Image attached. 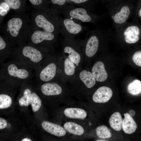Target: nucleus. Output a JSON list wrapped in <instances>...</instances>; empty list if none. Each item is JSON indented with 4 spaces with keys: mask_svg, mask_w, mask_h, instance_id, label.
<instances>
[{
    "mask_svg": "<svg viewBox=\"0 0 141 141\" xmlns=\"http://www.w3.org/2000/svg\"><path fill=\"white\" fill-rule=\"evenodd\" d=\"M22 14L14 16L7 23V31L11 42L18 44H22L27 41L33 30L29 19Z\"/></svg>",
    "mask_w": 141,
    "mask_h": 141,
    "instance_id": "obj_1",
    "label": "nucleus"
},
{
    "mask_svg": "<svg viewBox=\"0 0 141 141\" xmlns=\"http://www.w3.org/2000/svg\"><path fill=\"white\" fill-rule=\"evenodd\" d=\"M34 29L40 30L58 35L60 33L59 15L56 12L37 10L34 15Z\"/></svg>",
    "mask_w": 141,
    "mask_h": 141,
    "instance_id": "obj_2",
    "label": "nucleus"
},
{
    "mask_svg": "<svg viewBox=\"0 0 141 141\" xmlns=\"http://www.w3.org/2000/svg\"><path fill=\"white\" fill-rule=\"evenodd\" d=\"M60 33L63 39L71 40L75 38L83 30L82 25L77 22L59 16Z\"/></svg>",
    "mask_w": 141,
    "mask_h": 141,
    "instance_id": "obj_3",
    "label": "nucleus"
},
{
    "mask_svg": "<svg viewBox=\"0 0 141 141\" xmlns=\"http://www.w3.org/2000/svg\"><path fill=\"white\" fill-rule=\"evenodd\" d=\"M58 15H62L64 17L77 21L89 22L92 20L91 16L85 9L82 8L68 4L63 9L57 12Z\"/></svg>",
    "mask_w": 141,
    "mask_h": 141,
    "instance_id": "obj_4",
    "label": "nucleus"
},
{
    "mask_svg": "<svg viewBox=\"0 0 141 141\" xmlns=\"http://www.w3.org/2000/svg\"><path fill=\"white\" fill-rule=\"evenodd\" d=\"M29 37L30 41L33 44L39 45H54L58 41V35L42 30H33Z\"/></svg>",
    "mask_w": 141,
    "mask_h": 141,
    "instance_id": "obj_5",
    "label": "nucleus"
},
{
    "mask_svg": "<svg viewBox=\"0 0 141 141\" xmlns=\"http://www.w3.org/2000/svg\"><path fill=\"white\" fill-rule=\"evenodd\" d=\"M62 41L63 45V51L64 53L68 54V57L74 63L79 64L81 61V56L75 48L79 40L75 38L71 40L63 39Z\"/></svg>",
    "mask_w": 141,
    "mask_h": 141,
    "instance_id": "obj_6",
    "label": "nucleus"
},
{
    "mask_svg": "<svg viewBox=\"0 0 141 141\" xmlns=\"http://www.w3.org/2000/svg\"><path fill=\"white\" fill-rule=\"evenodd\" d=\"M42 129L48 133L58 137H63L68 134L61 125L46 120L41 122Z\"/></svg>",
    "mask_w": 141,
    "mask_h": 141,
    "instance_id": "obj_7",
    "label": "nucleus"
},
{
    "mask_svg": "<svg viewBox=\"0 0 141 141\" xmlns=\"http://www.w3.org/2000/svg\"><path fill=\"white\" fill-rule=\"evenodd\" d=\"M82 122L72 120H68L61 122L62 125L68 134L74 136H80L83 135L85 132Z\"/></svg>",
    "mask_w": 141,
    "mask_h": 141,
    "instance_id": "obj_8",
    "label": "nucleus"
},
{
    "mask_svg": "<svg viewBox=\"0 0 141 141\" xmlns=\"http://www.w3.org/2000/svg\"><path fill=\"white\" fill-rule=\"evenodd\" d=\"M113 91L110 88L103 86L98 88L93 94L92 99L96 103H103L108 102L113 95Z\"/></svg>",
    "mask_w": 141,
    "mask_h": 141,
    "instance_id": "obj_9",
    "label": "nucleus"
},
{
    "mask_svg": "<svg viewBox=\"0 0 141 141\" xmlns=\"http://www.w3.org/2000/svg\"><path fill=\"white\" fill-rule=\"evenodd\" d=\"M40 90L43 95L48 96L58 97L63 94L61 87L55 83H44L41 86Z\"/></svg>",
    "mask_w": 141,
    "mask_h": 141,
    "instance_id": "obj_10",
    "label": "nucleus"
},
{
    "mask_svg": "<svg viewBox=\"0 0 141 141\" xmlns=\"http://www.w3.org/2000/svg\"><path fill=\"white\" fill-rule=\"evenodd\" d=\"M22 52L24 56L28 58L33 62H38L42 59L43 56L41 51L31 46H24Z\"/></svg>",
    "mask_w": 141,
    "mask_h": 141,
    "instance_id": "obj_11",
    "label": "nucleus"
},
{
    "mask_svg": "<svg viewBox=\"0 0 141 141\" xmlns=\"http://www.w3.org/2000/svg\"><path fill=\"white\" fill-rule=\"evenodd\" d=\"M92 73L96 80L99 82L104 81L108 77L104 64L101 61H97L94 64L92 69Z\"/></svg>",
    "mask_w": 141,
    "mask_h": 141,
    "instance_id": "obj_12",
    "label": "nucleus"
},
{
    "mask_svg": "<svg viewBox=\"0 0 141 141\" xmlns=\"http://www.w3.org/2000/svg\"><path fill=\"white\" fill-rule=\"evenodd\" d=\"M140 30L135 26L128 27L124 32L125 41L128 44L134 43L139 39Z\"/></svg>",
    "mask_w": 141,
    "mask_h": 141,
    "instance_id": "obj_13",
    "label": "nucleus"
},
{
    "mask_svg": "<svg viewBox=\"0 0 141 141\" xmlns=\"http://www.w3.org/2000/svg\"><path fill=\"white\" fill-rule=\"evenodd\" d=\"M124 118L123 120L122 128L126 133L130 134L134 132L137 127V125L132 118L128 113L124 114Z\"/></svg>",
    "mask_w": 141,
    "mask_h": 141,
    "instance_id": "obj_14",
    "label": "nucleus"
},
{
    "mask_svg": "<svg viewBox=\"0 0 141 141\" xmlns=\"http://www.w3.org/2000/svg\"><path fill=\"white\" fill-rule=\"evenodd\" d=\"M99 42L97 37L92 36L87 41L86 44L85 53L86 55L90 57L93 56L98 50Z\"/></svg>",
    "mask_w": 141,
    "mask_h": 141,
    "instance_id": "obj_15",
    "label": "nucleus"
},
{
    "mask_svg": "<svg viewBox=\"0 0 141 141\" xmlns=\"http://www.w3.org/2000/svg\"><path fill=\"white\" fill-rule=\"evenodd\" d=\"M56 71V66L53 63L48 64L41 72L39 77L42 81H48L51 80L55 76Z\"/></svg>",
    "mask_w": 141,
    "mask_h": 141,
    "instance_id": "obj_16",
    "label": "nucleus"
},
{
    "mask_svg": "<svg viewBox=\"0 0 141 141\" xmlns=\"http://www.w3.org/2000/svg\"><path fill=\"white\" fill-rule=\"evenodd\" d=\"M8 70L10 75L21 79H26L29 76V73L27 70L23 69H18L16 66L14 64H11L9 65Z\"/></svg>",
    "mask_w": 141,
    "mask_h": 141,
    "instance_id": "obj_17",
    "label": "nucleus"
},
{
    "mask_svg": "<svg viewBox=\"0 0 141 141\" xmlns=\"http://www.w3.org/2000/svg\"><path fill=\"white\" fill-rule=\"evenodd\" d=\"M123 120L121 114L119 112H116L110 116L109 123L113 129L116 131H119L122 128Z\"/></svg>",
    "mask_w": 141,
    "mask_h": 141,
    "instance_id": "obj_18",
    "label": "nucleus"
},
{
    "mask_svg": "<svg viewBox=\"0 0 141 141\" xmlns=\"http://www.w3.org/2000/svg\"><path fill=\"white\" fill-rule=\"evenodd\" d=\"M79 78L88 88L93 87L96 83V80L92 73L86 70H83L79 74Z\"/></svg>",
    "mask_w": 141,
    "mask_h": 141,
    "instance_id": "obj_19",
    "label": "nucleus"
},
{
    "mask_svg": "<svg viewBox=\"0 0 141 141\" xmlns=\"http://www.w3.org/2000/svg\"><path fill=\"white\" fill-rule=\"evenodd\" d=\"M130 9L127 6H124L119 12L117 13L113 17L114 21L116 23L122 24L125 22L130 15Z\"/></svg>",
    "mask_w": 141,
    "mask_h": 141,
    "instance_id": "obj_20",
    "label": "nucleus"
},
{
    "mask_svg": "<svg viewBox=\"0 0 141 141\" xmlns=\"http://www.w3.org/2000/svg\"><path fill=\"white\" fill-rule=\"evenodd\" d=\"M29 1L37 10L47 12L52 11L50 9L48 0H29Z\"/></svg>",
    "mask_w": 141,
    "mask_h": 141,
    "instance_id": "obj_21",
    "label": "nucleus"
},
{
    "mask_svg": "<svg viewBox=\"0 0 141 141\" xmlns=\"http://www.w3.org/2000/svg\"><path fill=\"white\" fill-rule=\"evenodd\" d=\"M128 92L133 95H138L141 92V82L138 79H135L130 83L127 87Z\"/></svg>",
    "mask_w": 141,
    "mask_h": 141,
    "instance_id": "obj_22",
    "label": "nucleus"
},
{
    "mask_svg": "<svg viewBox=\"0 0 141 141\" xmlns=\"http://www.w3.org/2000/svg\"><path fill=\"white\" fill-rule=\"evenodd\" d=\"M30 104L33 111L36 112L39 111L42 106V101L40 97L35 93H31Z\"/></svg>",
    "mask_w": 141,
    "mask_h": 141,
    "instance_id": "obj_23",
    "label": "nucleus"
},
{
    "mask_svg": "<svg viewBox=\"0 0 141 141\" xmlns=\"http://www.w3.org/2000/svg\"><path fill=\"white\" fill-rule=\"evenodd\" d=\"M51 10L57 12L63 9L68 5L67 0H48Z\"/></svg>",
    "mask_w": 141,
    "mask_h": 141,
    "instance_id": "obj_24",
    "label": "nucleus"
},
{
    "mask_svg": "<svg viewBox=\"0 0 141 141\" xmlns=\"http://www.w3.org/2000/svg\"><path fill=\"white\" fill-rule=\"evenodd\" d=\"M96 132L97 136L99 138H108L112 136L110 130L107 127L104 125L97 127L96 128Z\"/></svg>",
    "mask_w": 141,
    "mask_h": 141,
    "instance_id": "obj_25",
    "label": "nucleus"
},
{
    "mask_svg": "<svg viewBox=\"0 0 141 141\" xmlns=\"http://www.w3.org/2000/svg\"><path fill=\"white\" fill-rule=\"evenodd\" d=\"M74 63L68 57L65 58L64 62V71L66 75H73L75 73V66Z\"/></svg>",
    "mask_w": 141,
    "mask_h": 141,
    "instance_id": "obj_26",
    "label": "nucleus"
},
{
    "mask_svg": "<svg viewBox=\"0 0 141 141\" xmlns=\"http://www.w3.org/2000/svg\"><path fill=\"white\" fill-rule=\"evenodd\" d=\"M31 91L29 89L25 90L23 92V96L19 100V105L21 106H28L30 103L31 96Z\"/></svg>",
    "mask_w": 141,
    "mask_h": 141,
    "instance_id": "obj_27",
    "label": "nucleus"
},
{
    "mask_svg": "<svg viewBox=\"0 0 141 141\" xmlns=\"http://www.w3.org/2000/svg\"><path fill=\"white\" fill-rule=\"evenodd\" d=\"M12 99L9 95L0 94V109H4L10 107L12 104Z\"/></svg>",
    "mask_w": 141,
    "mask_h": 141,
    "instance_id": "obj_28",
    "label": "nucleus"
},
{
    "mask_svg": "<svg viewBox=\"0 0 141 141\" xmlns=\"http://www.w3.org/2000/svg\"><path fill=\"white\" fill-rule=\"evenodd\" d=\"M4 1L11 9L15 10L20 9L22 7V1L20 0H5Z\"/></svg>",
    "mask_w": 141,
    "mask_h": 141,
    "instance_id": "obj_29",
    "label": "nucleus"
},
{
    "mask_svg": "<svg viewBox=\"0 0 141 141\" xmlns=\"http://www.w3.org/2000/svg\"><path fill=\"white\" fill-rule=\"evenodd\" d=\"M134 63L137 65L141 66V52L137 51L133 54L132 58Z\"/></svg>",
    "mask_w": 141,
    "mask_h": 141,
    "instance_id": "obj_30",
    "label": "nucleus"
},
{
    "mask_svg": "<svg viewBox=\"0 0 141 141\" xmlns=\"http://www.w3.org/2000/svg\"><path fill=\"white\" fill-rule=\"evenodd\" d=\"M7 125V121L4 118H0V130L5 128Z\"/></svg>",
    "mask_w": 141,
    "mask_h": 141,
    "instance_id": "obj_31",
    "label": "nucleus"
},
{
    "mask_svg": "<svg viewBox=\"0 0 141 141\" xmlns=\"http://www.w3.org/2000/svg\"><path fill=\"white\" fill-rule=\"evenodd\" d=\"M10 8L9 6L5 2H3L0 4V9H3L9 11Z\"/></svg>",
    "mask_w": 141,
    "mask_h": 141,
    "instance_id": "obj_32",
    "label": "nucleus"
},
{
    "mask_svg": "<svg viewBox=\"0 0 141 141\" xmlns=\"http://www.w3.org/2000/svg\"><path fill=\"white\" fill-rule=\"evenodd\" d=\"M6 45V43L3 39L0 36V50L4 49Z\"/></svg>",
    "mask_w": 141,
    "mask_h": 141,
    "instance_id": "obj_33",
    "label": "nucleus"
},
{
    "mask_svg": "<svg viewBox=\"0 0 141 141\" xmlns=\"http://www.w3.org/2000/svg\"><path fill=\"white\" fill-rule=\"evenodd\" d=\"M8 12L7 10L0 9V15L2 16H4Z\"/></svg>",
    "mask_w": 141,
    "mask_h": 141,
    "instance_id": "obj_34",
    "label": "nucleus"
},
{
    "mask_svg": "<svg viewBox=\"0 0 141 141\" xmlns=\"http://www.w3.org/2000/svg\"><path fill=\"white\" fill-rule=\"evenodd\" d=\"M129 114L131 116H134L136 114V113L134 110H131L129 111Z\"/></svg>",
    "mask_w": 141,
    "mask_h": 141,
    "instance_id": "obj_35",
    "label": "nucleus"
},
{
    "mask_svg": "<svg viewBox=\"0 0 141 141\" xmlns=\"http://www.w3.org/2000/svg\"><path fill=\"white\" fill-rule=\"evenodd\" d=\"M20 141H33L30 138L28 137H25L22 139Z\"/></svg>",
    "mask_w": 141,
    "mask_h": 141,
    "instance_id": "obj_36",
    "label": "nucleus"
},
{
    "mask_svg": "<svg viewBox=\"0 0 141 141\" xmlns=\"http://www.w3.org/2000/svg\"><path fill=\"white\" fill-rule=\"evenodd\" d=\"M139 16L140 17H141V9H140L139 12Z\"/></svg>",
    "mask_w": 141,
    "mask_h": 141,
    "instance_id": "obj_37",
    "label": "nucleus"
},
{
    "mask_svg": "<svg viewBox=\"0 0 141 141\" xmlns=\"http://www.w3.org/2000/svg\"><path fill=\"white\" fill-rule=\"evenodd\" d=\"M96 141H106L103 140L98 139L96 140Z\"/></svg>",
    "mask_w": 141,
    "mask_h": 141,
    "instance_id": "obj_38",
    "label": "nucleus"
}]
</instances>
